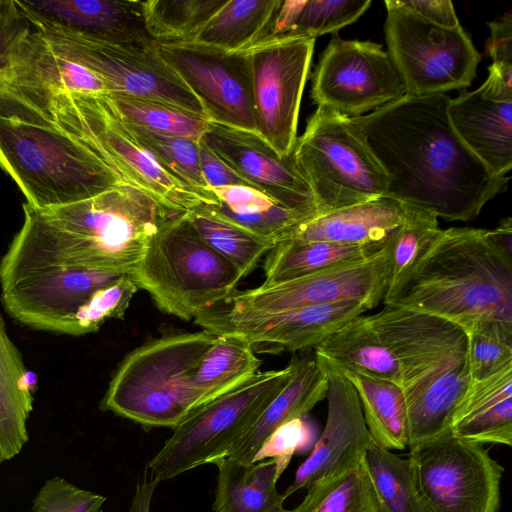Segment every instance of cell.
<instances>
[{"label":"cell","instance_id":"cell-1","mask_svg":"<svg viewBox=\"0 0 512 512\" xmlns=\"http://www.w3.org/2000/svg\"><path fill=\"white\" fill-rule=\"evenodd\" d=\"M450 99L406 94L352 120L387 176L385 197L446 221H469L510 178L494 175L459 138Z\"/></svg>","mask_w":512,"mask_h":512},{"label":"cell","instance_id":"cell-2","mask_svg":"<svg viewBox=\"0 0 512 512\" xmlns=\"http://www.w3.org/2000/svg\"><path fill=\"white\" fill-rule=\"evenodd\" d=\"M9 254L91 270L131 274L151 239L185 212L129 185L78 202L34 208Z\"/></svg>","mask_w":512,"mask_h":512},{"label":"cell","instance_id":"cell-3","mask_svg":"<svg viewBox=\"0 0 512 512\" xmlns=\"http://www.w3.org/2000/svg\"><path fill=\"white\" fill-rule=\"evenodd\" d=\"M383 303L436 316L465 332L482 319L512 322V256L485 229H441Z\"/></svg>","mask_w":512,"mask_h":512},{"label":"cell","instance_id":"cell-4","mask_svg":"<svg viewBox=\"0 0 512 512\" xmlns=\"http://www.w3.org/2000/svg\"><path fill=\"white\" fill-rule=\"evenodd\" d=\"M0 167L19 186L26 203L39 209L128 185L99 151L5 88H0Z\"/></svg>","mask_w":512,"mask_h":512},{"label":"cell","instance_id":"cell-5","mask_svg":"<svg viewBox=\"0 0 512 512\" xmlns=\"http://www.w3.org/2000/svg\"><path fill=\"white\" fill-rule=\"evenodd\" d=\"M1 298L18 322L45 331L84 335L123 318L138 287L128 273L104 272L5 253Z\"/></svg>","mask_w":512,"mask_h":512},{"label":"cell","instance_id":"cell-6","mask_svg":"<svg viewBox=\"0 0 512 512\" xmlns=\"http://www.w3.org/2000/svg\"><path fill=\"white\" fill-rule=\"evenodd\" d=\"M217 338L202 330L166 334L145 342L119 365L101 409L144 427L173 430L199 406L192 379Z\"/></svg>","mask_w":512,"mask_h":512},{"label":"cell","instance_id":"cell-7","mask_svg":"<svg viewBox=\"0 0 512 512\" xmlns=\"http://www.w3.org/2000/svg\"><path fill=\"white\" fill-rule=\"evenodd\" d=\"M185 213L151 239L131 276L161 311L188 321L229 298L243 277L199 237Z\"/></svg>","mask_w":512,"mask_h":512},{"label":"cell","instance_id":"cell-8","mask_svg":"<svg viewBox=\"0 0 512 512\" xmlns=\"http://www.w3.org/2000/svg\"><path fill=\"white\" fill-rule=\"evenodd\" d=\"M293 160L318 215L385 197L387 176L352 118L317 107L297 137Z\"/></svg>","mask_w":512,"mask_h":512},{"label":"cell","instance_id":"cell-9","mask_svg":"<svg viewBox=\"0 0 512 512\" xmlns=\"http://www.w3.org/2000/svg\"><path fill=\"white\" fill-rule=\"evenodd\" d=\"M24 100L98 150L128 185L184 212L202 203L195 192L168 174L139 143L107 94L66 93Z\"/></svg>","mask_w":512,"mask_h":512},{"label":"cell","instance_id":"cell-10","mask_svg":"<svg viewBox=\"0 0 512 512\" xmlns=\"http://www.w3.org/2000/svg\"><path fill=\"white\" fill-rule=\"evenodd\" d=\"M291 374L290 363L280 370L257 372L191 411L146 465L150 479L160 483L222 458L284 388Z\"/></svg>","mask_w":512,"mask_h":512},{"label":"cell","instance_id":"cell-11","mask_svg":"<svg viewBox=\"0 0 512 512\" xmlns=\"http://www.w3.org/2000/svg\"><path fill=\"white\" fill-rule=\"evenodd\" d=\"M418 512H498L504 468L483 444L451 432L409 448Z\"/></svg>","mask_w":512,"mask_h":512},{"label":"cell","instance_id":"cell-12","mask_svg":"<svg viewBox=\"0 0 512 512\" xmlns=\"http://www.w3.org/2000/svg\"><path fill=\"white\" fill-rule=\"evenodd\" d=\"M384 3L387 52L407 95L445 94L471 85L481 55L461 25L441 27L413 14L396 0Z\"/></svg>","mask_w":512,"mask_h":512},{"label":"cell","instance_id":"cell-13","mask_svg":"<svg viewBox=\"0 0 512 512\" xmlns=\"http://www.w3.org/2000/svg\"><path fill=\"white\" fill-rule=\"evenodd\" d=\"M314 44V38L287 35L243 51L250 65L256 132L281 157L295 146Z\"/></svg>","mask_w":512,"mask_h":512},{"label":"cell","instance_id":"cell-14","mask_svg":"<svg viewBox=\"0 0 512 512\" xmlns=\"http://www.w3.org/2000/svg\"><path fill=\"white\" fill-rule=\"evenodd\" d=\"M32 25L98 75L109 94L164 103L208 119L200 100L159 56L155 43L150 47L113 44Z\"/></svg>","mask_w":512,"mask_h":512},{"label":"cell","instance_id":"cell-15","mask_svg":"<svg viewBox=\"0 0 512 512\" xmlns=\"http://www.w3.org/2000/svg\"><path fill=\"white\" fill-rule=\"evenodd\" d=\"M310 94L318 107L356 118L402 98L406 88L382 45L335 33L314 70Z\"/></svg>","mask_w":512,"mask_h":512},{"label":"cell","instance_id":"cell-16","mask_svg":"<svg viewBox=\"0 0 512 512\" xmlns=\"http://www.w3.org/2000/svg\"><path fill=\"white\" fill-rule=\"evenodd\" d=\"M390 243L363 261L269 287L234 292L215 307L229 314L248 315L358 301L372 309L383 301L388 288Z\"/></svg>","mask_w":512,"mask_h":512},{"label":"cell","instance_id":"cell-17","mask_svg":"<svg viewBox=\"0 0 512 512\" xmlns=\"http://www.w3.org/2000/svg\"><path fill=\"white\" fill-rule=\"evenodd\" d=\"M155 48L200 100L210 122L257 133L250 65L244 52L193 42H155Z\"/></svg>","mask_w":512,"mask_h":512},{"label":"cell","instance_id":"cell-18","mask_svg":"<svg viewBox=\"0 0 512 512\" xmlns=\"http://www.w3.org/2000/svg\"><path fill=\"white\" fill-rule=\"evenodd\" d=\"M370 308L358 301L307 306L267 314H229L213 306L194 318L203 330L233 335L248 342L255 354H278L316 347Z\"/></svg>","mask_w":512,"mask_h":512},{"label":"cell","instance_id":"cell-19","mask_svg":"<svg viewBox=\"0 0 512 512\" xmlns=\"http://www.w3.org/2000/svg\"><path fill=\"white\" fill-rule=\"evenodd\" d=\"M364 319L398 368L404 392L467 355L466 332L436 316L384 305L382 310Z\"/></svg>","mask_w":512,"mask_h":512},{"label":"cell","instance_id":"cell-20","mask_svg":"<svg viewBox=\"0 0 512 512\" xmlns=\"http://www.w3.org/2000/svg\"><path fill=\"white\" fill-rule=\"evenodd\" d=\"M315 359L327 376L326 423L311 453L297 468L293 482L282 493L285 499L316 481L357 466L372 441L351 382L332 364Z\"/></svg>","mask_w":512,"mask_h":512},{"label":"cell","instance_id":"cell-21","mask_svg":"<svg viewBox=\"0 0 512 512\" xmlns=\"http://www.w3.org/2000/svg\"><path fill=\"white\" fill-rule=\"evenodd\" d=\"M202 139L254 189L287 208L318 215L312 191L292 153L281 157L257 133L212 122Z\"/></svg>","mask_w":512,"mask_h":512},{"label":"cell","instance_id":"cell-22","mask_svg":"<svg viewBox=\"0 0 512 512\" xmlns=\"http://www.w3.org/2000/svg\"><path fill=\"white\" fill-rule=\"evenodd\" d=\"M29 21L103 42L150 47L142 1L133 0H16Z\"/></svg>","mask_w":512,"mask_h":512},{"label":"cell","instance_id":"cell-23","mask_svg":"<svg viewBox=\"0 0 512 512\" xmlns=\"http://www.w3.org/2000/svg\"><path fill=\"white\" fill-rule=\"evenodd\" d=\"M1 88L25 99L58 94H109L106 83L33 25L20 43Z\"/></svg>","mask_w":512,"mask_h":512},{"label":"cell","instance_id":"cell-24","mask_svg":"<svg viewBox=\"0 0 512 512\" xmlns=\"http://www.w3.org/2000/svg\"><path fill=\"white\" fill-rule=\"evenodd\" d=\"M449 120L464 144L496 176L512 168V100L495 98L480 86L450 99Z\"/></svg>","mask_w":512,"mask_h":512},{"label":"cell","instance_id":"cell-25","mask_svg":"<svg viewBox=\"0 0 512 512\" xmlns=\"http://www.w3.org/2000/svg\"><path fill=\"white\" fill-rule=\"evenodd\" d=\"M289 363L292 374L287 384L223 457L243 464L253 463L264 442L276 429L294 419L304 418L325 398L327 376L316 359L293 356Z\"/></svg>","mask_w":512,"mask_h":512},{"label":"cell","instance_id":"cell-26","mask_svg":"<svg viewBox=\"0 0 512 512\" xmlns=\"http://www.w3.org/2000/svg\"><path fill=\"white\" fill-rule=\"evenodd\" d=\"M405 208L406 205L398 200L380 197L317 215L300 224L288 239L346 245H385L401 225Z\"/></svg>","mask_w":512,"mask_h":512},{"label":"cell","instance_id":"cell-27","mask_svg":"<svg viewBox=\"0 0 512 512\" xmlns=\"http://www.w3.org/2000/svg\"><path fill=\"white\" fill-rule=\"evenodd\" d=\"M450 432L479 444H512V365L481 381H470Z\"/></svg>","mask_w":512,"mask_h":512},{"label":"cell","instance_id":"cell-28","mask_svg":"<svg viewBox=\"0 0 512 512\" xmlns=\"http://www.w3.org/2000/svg\"><path fill=\"white\" fill-rule=\"evenodd\" d=\"M470 381L466 355L423 384L404 392L408 448L450 432L454 415Z\"/></svg>","mask_w":512,"mask_h":512},{"label":"cell","instance_id":"cell-29","mask_svg":"<svg viewBox=\"0 0 512 512\" xmlns=\"http://www.w3.org/2000/svg\"><path fill=\"white\" fill-rule=\"evenodd\" d=\"M212 464L218 472L212 512H291L277 489L282 474L274 459L243 464L223 457Z\"/></svg>","mask_w":512,"mask_h":512},{"label":"cell","instance_id":"cell-30","mask_svg":"<svg viewBox=\"0 0 512 512\" xmlns=\"http://www.w3.org/2000/svg\"><path fill=\"white\" fill-rule=\"evenodd\" d=\"M385 245H346L294 239L284 240L277 243L266 254L265 278L260 287L285 283L363 261Z\"/></svg>","mask_w":512,"mask_h":512},{"label":"cell","instance_id":"cell-31","mask_svg":"<svg viewBox=\"0 0 512 512\" xmlns=\"http://www.w3.org/2000/svg\"><path fill=\"white\" fill-rule=\"evenodd\" d=\"M32 410L27 369L0 315V464L18 455L28 441Z\"/></svg>","mask_w":512,"mask_h":512},{"label":"cell","instance_id":"cell-32","mask_svg":"<svg viewBox=\"0 0 512 512\" xmlns=\"http://www.w3.org/2000/svg\"><path fill=\"white\" fill-rule=\"evenodd\" d=\"M336 368L357 392L371 439L391 451L408 447L407 409L403 389L384 379L351 369Z\"/></svg>","mask_w":512,"mask_h":512},{"label":"cell","instance_id":"cell-33","mask_svg":"<svg viewBox=\"0 0 512 512\" xmlns=\"http://www.w3.org/2000/svg\"><path fill=\"white\" fill-rule=\"evenodd\" d=\"M282 0H228L193 43L227 52H243L266 35Z\"/></svg>","mask_w":512,"mask_h":512},{"label":"cell","instance_id":"cell-34","mask_svg":"<svg viewBox=\"0 0 512 512\" xmlns=\"http://www.w3.org/2000/svg\"><path fill=\"white\" fill-rule=\"evenodd\" d=\"M260 365L248 342L233 335H218L192 379L199 406L242 384L258 372Z\"/></svg>","mask_w":512,"mask_h":512},{"label":"cell","instance_id":"cell-35","mask_svg":"<svg viewBox=\"0 0 512 512\" xmlns=\"http://www.w3.org/2000/svg\"><path fill=\"white\" fill-rule=\"evenodd\" d=\"M185 214L199 237L210 248L228 260L242 277L250 274L257 267L261 258L274 247L245 229L221 218L202 203L195 205Z\"/></svg>","mask_w":512,"mask_h":512},{"label":"cell","instance_id":"cell-36","mask_svg":"<svg viewBox=\"0 0 512 512\" xmlns=\"http://www.w3.org/2000/svg\"><path fill=\"white\" fill-rule=\"evenodd\" d=\"M228 0L142 1L145 28L159 43L192 42Z\"/></svg>","mask_w":512,"mask_h":512},{"label":"cell","instance_id":"cell-37","mask_svg":"<svg viewBox=\"0 0 512 512\" xmlns=\"http://www.w3.org/2000/svg\"><path fill=\"white\" fill-rule=\"evenodd\" d=\"M291 512H379L370 478L362 464L314 482Z\"/></svg>","mask_w":512,"mask_h":512},{"label":"cell","instance_id":"cell-38","mask_svg":"<svg viewBox=\"0 0 512 512\" xmlns=\"http://www.w3.org/2000/svg\"><path fill=\"white\" fill-rule=\"evenodd\" d=\"M127 124L139 143L168 174L195 192L202 203L216 204V197L206 184L201 171L199 141L158 134L128 122Z\"/></svg>","mask_w":512,"mask_h":512},{"label":"cell","instance_id":"cell-39","mask_svg":"<svg viewBox=\"0 0 512 512\" xmlns=\"http://www.w3.org/2000/svg\"><path fill=\"white\" fill-rule=\"evenodd\" d=\"M362 464L370 478L379 512H418L407 458L372 440Z\"/></svg>","mask_w":512,"mask_h":512},{"label":"cell","instance_id":"cell-40","mask_svg":"<svg viewBox=\"0 0 512 512\" xmlns=\"http://www.w3.org/2000/svg\"><path fill=\"white\" fill-rule=\"evenodd\" d=\"M120 115L131 125L150 132L199 141L210 121L160 102L119 94H107Z\"/></svg>","mask_w":512,"mask_h":512},{"label":"cell","instance_id":"cell-41","mask_svg":"<svg viewBox=\"0 0 512 512\" xmlns=\"http://www.w3.org/2000/svg\"><path fill=\"white\" fill-rule=\"evenodd\" d=\"M405 205L404 219L390 243L391 269L384 299L394 293L441 231L435 214Z\"/></svg>","mask_w":512,"mask_h":512},{"label":"cell","instance_id":"cell-42","mask_svg":"<svg viewBox=\"0 0 512 512\" xmlns=\"http://www.w3.org/2000/svg\"><path fill=\"white\" fill-rule=\"evenodd\" d=\"M466 334L472 381H481L512 365V322L482 319Z\"/></svg>","mask_w":512,"mask_h":512},{"label":"cell","instance_id":"cell-43","mask_svg":"<svg viewBox=\"0 0 512 512\" xmlns=\"http://www.w3.org/2000/svg\"><path fill=\"white\" fill-rule=\"evenodd\" d=\"M370 0H305L292 35L316 38L335 34L355 22L370 6Z\"/></svg>","mask_w":512,"mask_h":512},{"label":"cell","instance_id":"cell-44","mask_svg":"<svg viewBox=\"0 0 512 512\" xmlns=\"http://www.w3.org/2000/svg\"><path fill=\"white\" fill-rule=\"evenodd\" d=\"M106 498L62 477L48 479L37 492L33 512H103Z\"/></svg>","mask_w":512,"mask_h":512},{"label":"cell","instance_id":"cell-45","mask_svg":"<svg viewBox=\"0 0 512 512\" xmlns=\"http://www.w3.org/2000/svg\"><path fill=\"white\" fill-rule=\"evenodd\" d=\"M313 442V433L304 418L294 419L276 429L264 442L254 462L274 459L281 474L296 452L307 450Z\"/></svg>","mask_w":512,"mask_h":512},{"label":"cell","instance_id":"cell-46","mask_svg":"<svg viewBox=\"0 0 512 512\" xmlns=\"http://www.w3.org/2000/svg\"><path fill=\"white\" fill-rule=\"evenodd\" d=\"M31 27V22L16 0H0V88L6 80L17 48Z\"/></svg>","mask_w":512,"mask_h":512},{"label":"cell","instance_id":"cell-47","mask_svg":"<svg viewBox=\"0 0 512 512\" xmlns=\"http://www.w3.org/2000/svg\"><path fill=\"white\" fill-rule=\"evenodd\" d=\"M199 157L203 177L210 189L225 186L251 187L221 158H219L202 138L199 140Z\"/></svg>","mask_w":512,"mask_h":512},{"label":"cell","instance_id":"cell-48","mask_svg":"<svg viewBox=\"0 0 512 512\" xmlns=\"http://www.w3.org/2000/svg\"><path fill=\"white\" fill-rule=\"evenodd\" d=\"M397 3L435 25L455 28L460 25L454 6L449 0H396Z\"/></svg>","mask_w":512,"mask_h":512},{"label":"cell","instance_id":"cell-49","mask_svg":"<svg viewBox=\"0 0 512 512\" xmlns=\"http://www.w3.org/2000/svg\"><path fill=\"white\" fill-rule=\"evenodd\" d=\"M491 35L486 49L494 63L512 64V11L488 23Z\"/></svg>","mask_w":512,"mask_h":512},{"label":"cell","instance_id":"cell-50","mask_svg":"<svg viewBox=\"0 0 512 512\" xmlns=\"http://www.w3.org/2000/svg\"><path fill=\"white\" fill-rule=\"evenodd\" d=\"M159 483L150 479L146 470L135 484L128 512H151L154 492Z\"/></svg>","mask_w":512,"mask_h":512},{"label":"cell","instance_id":"cell-51","mask_svg":"<svg viewBox=\"0 0 512 512\" xmlns=\"http://www.w3.org/2000/svg\"><path fill=\"white\" fill-rule=\"evenodd\" d=\"M490 239L503 251L512 256V220L502 219L492 230H487Z\"/></svg>","mask_w":512,"mask_h":512}]
</instances>
